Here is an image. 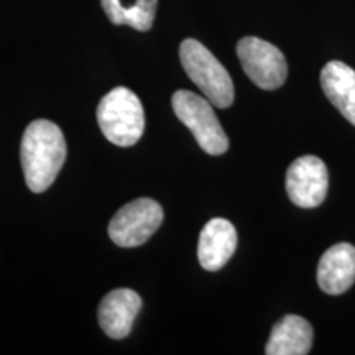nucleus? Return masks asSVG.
I'll return each instance as SVG.
<instances>
[{"instance_id":"obj_1","label":"nucleus","mask_w":355,"mask_h":355,"mask_svg":"<svg viewBox=\"0 0 355 355\" xmlns=\"http://www.w3.org/2000/svg\"><path fill=\"white\" fill-rule=\"evenodd\" d=\"M66 140L61 128L50 121H35L26 127L20 144V159L26 186L43 193L55 183L66 159Z\"/></svg>"},{"instance_id":"obj_2","label":"nucleus","mask_w":355,"mask_h":355,"mask_svg":"<svg viewBox=\"0 0 355 355\" xmlns=\"http://www.w3.org/2000/svg\"><path fill=\"white\" fill-rule=\"evenodd\" d=\"M180 60L188 78L214 107L227 109L234 104L232 78L201 42L186 38L180 46Z\"/></svg>"},{"instance_id":"obj_3","label":"nucleus","mask_w":355,"mask_h":355,"mask_svg":"<svg viewBox=\"0 0 355 355\" xmlns=\"http://www.w3.org/2000/svg\"><path fill=\"white\" fill-rule=\"evenodd\" d=\"M97 122L110 144L132 146L144 135V105L130 89L115 87L97 105Z\"/></svg>"},{"instance_id":"obj_4","label":"nucleus","mask_w":355,"mask_h":355,"mask_svg":"<svg viewBox=\"0 0 355 355\" xmlns=\"http://www.w3.org/2000/svg\"><path fill=\"white\" fill-rule=\"evenodd\" d=\"M171 105L176 117L189 128L204 152L214 157L227 152L229 139L206 97L181 89L173 94Z\"/></svg>"},{"instance_id":"obj_5","label":"nucleus","mask_w":355,"mask_h":355,"mask_svg":"<svg viewBox=\"0 0 355 355\" xmlns=\"http://www.w3.org/2000/svg\"><path fill=\"white\" fill-rule=\"evenodd\" d=\"M163 209L157 201L140 198L121 207L110 219L109 237L119 247H140L157 232Z\"/></svg>"},{"instance_id":"obj_6","label":"nucleus","mask_w":355,"mask_h":355,"mask_svg":"<svg viewBox=\"0 0 355 355\" xmlns=\"http://www.w3.org/2000/svg\"><path fill=\"white\" fill-rule=\"evenodd\" d=\"M237 56L252 83L265 91L282 87L288 78L286 58L277 46L257 37L237 43Z\"/></svg>"},{"instance_id":"obj_7","label":"nucleus","mask_w":355,"mask_h":355,"mask_svg":"<svg viewBox=\"0 0 355 355\" xmlns=\"http://www.w3.org/2000/svg\"><path fill=\"white\" fill-rule=\"evenodd\" d=\"M329 173L321 158L306 155L291 163L286 171V193L293 204L303 209L321 206L327 196Z\"/></svg>"},{"instance_id":"obj_8","label":"nucleus","mask_w":355,"mask_h":355,"mask_svg":"<svg viewBox=\"0 0 355 355\" xmlns=\"http://www.w3.org/2000/svg\"><path fill=\"white\" fill-rule=\"evenodd\" d=\"M141 308V298L133 290L119 288L107 293L101 301L97 318L102 331L110 339H123L130 334Z\"/></svg>"},{"instance_id":"obj_9","label":"nucleus","mask_w":355,"mask_h":355,"mask_svg":"<svg viewBox=\"0 0 355 355\" xmlns=\"http://www.w3.org/2000/svg\"><path fill=\"white\" fill-rule=\"evenodd\" d=\"M237 248V230L232 222L216 217L201 230L198 243V260L204 270L217 272L230 260Z\"/></svg>"},{"instance_id":"obj_10","label":"nucleus","mask_w":355,"mask_h":355,"mask_svg":"<svg viewBox=\"0 0 355 355\" xmlns=\"http://www.w3.org/2000/svg\"><path fill=\"white\" fill-rule=\"evenodd\" d=\"M355 283V247L340 242L324 252L318 265V285L327 295H343Z\"/></svg>"},{"instance_id":"obj_11","label":"nucleus","mask_w":355,"mask_h":355,"mask_svg":"<svg viewBox=\"0 0 355 355\" xmlns=\"http://www.w3.org/2000/svg\"><path fill=\"white\" fill-rule=\"evenodd\" d=\"M314 332L304 318L288 314L275 324L268 344L265 347L266 355H306L313 347Z\"/></svg>"},{"instance_id":"obj_12","label":"nucleus","mask_w":355,"mask_h":355,"mask_svg":"<svg viewBox=\"0 0 355 355\" xmlns=\"http://www.w3.org/2000/svg\"><path fill=\"white\" fill-rule=\"evenodd\" d=\"M321 87L331 104L355 125V71L343 61H329L321 71Z\"/></svg>"},{"instance_id":"obj_13","label":"nucleus","mask_w":355,"mask_h":355,"mask_svg":"<svg viewBox=\"0 0 355 355\" xmlns=\"http://www.w3.org/2000/svg\"><path fill=\"white\" fill-rule=\"evenodd\" d=\"M101 6L110 24L127 25L139 32H148L157 15L158 0H135L130 7L123 6L121 0H101Z\"/></svg>"}]
</instances>
